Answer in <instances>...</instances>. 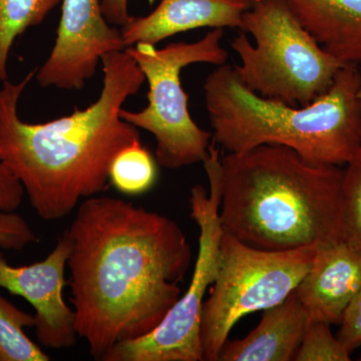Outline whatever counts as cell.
<instances>
[{
  "label": "cell",
  "mask_w": 361,
  "mask_h": 361,
  "mask_svg": "<svg viewBox=\"0 0 361 361\" xmlns=\"http://www.w3.org/2000/svg\"><path fill=\"white\" fill-rule=\"evenodd\" d=\"M63 233L75 329L94 360L153 331L182 295L191 244L167 216L97 195Z\"/></svg>",
  "instance_id": "cell-1"
},
{
  "label": "cell",
  "mask_w": 361,
  "mask_h": 361,
  "mask_svg": "<svg viewBox=\"0 0 361 361\" xmlns=\"http://www.w3.org/2000/svg\"><path fill=\"white\" fill-rule=\"evenodd\" d=\"M103 89L85 110L44 123L23 122L18 102L37 73L0 90V158L25 189L42 220L59 221L85 199L103 193L114 159L140 142L137 128L120 113L144 84V73L126 51L102 59Z\"/></svg>",
  "instance_id": "cell-2"
},
{
  "label": "cell",
  "mask_w": 361,
  "mask_h": 361,
  "mask_svg": "<svg viewBox=\"0 0 361 361\" xmlns=\"http://www.w3.org/2000/svg\"><path fill=\"white\" fill-rule=\"evenodd\" d=\"M223 231L247 245L286 251L344 241L343 170L262 145L221 156Z\"/></svg>",
  "instance_id": "cell-3"
},
{
  "label": "cell",
  "mask_w": 361,
  "mask_h": 361,
  "mask_svg": "<svg viewBox=\"0 0 361 361\" xmlns=\"http://www.w3.org/2000/svg\"><path fill=\"white\" fill-rule=\"evenodd\" d=\"M360 89L355 66L342 68L329 90L305 106L259 96L243 84L235 66L226 63L204 85L213 142L227 153L278 145L310 163L339 167L361 148Z\"/></svg>",
  "instance_id": "cell-4"
},
{
  "label": "cell",
  "mask_w": 361,
  "mask_h": 361,
  "mask_svg": "<svg viewBox=\"0 0 361 361\" xmlns=\"http://www.w3.org/2000/svg\"><path fill=\"white\" fill-rule=\"evenodd\" d=\"M242 30L231 47L241 59L235 66L242 82L260 97L305 106L334 84L348 66L325 51L292 11L286 0H255L243 14Z\"/></svg>",
  "instance_id": "cell-5"
},
{
  "label": "cell",
  "mask_w": 361,
  "mask_h": 361,
  "mask_svg": "<svg viewBox=\"0 0 361 361\" xmlns=\"http://www.w3.org/2000/svg\"><path fill=\"white\" fill-rule=\"evenodd\" d=\"M223 28H214L196 42H176L157 49L137 44L125 49L140 66L149 85V104L141 111L121 110L123 121L151 133L161 167L176 170L203 163L212 135L201 129L188 111V96L180 85V71L193 63L225 65L228 51L221 47Z\"/></svg>",
  "instance_id": "cell-6"
},
{
  "label": "cell",
  "mask_w": 361,
  "mask_h": 361,
  "mask_svg": "<svg viewBox=\"0 0 361 361\" xmlns=\"http://www.w3.org/2000/svg\"><path fill=\"white\" fill-rule=\"evenodd\" d=\"M316 250L312 247L262 250L223 233L217 276L202 311L204 360H219L240 319L273 307L290 295L310 269Z\"/></svg>",
  "instance_id": "cell-7"
},
{
  "label": "cell",
  "mask_w": 361,
  "mask_h": 361,
  "mask_svg": "<svg viewBox=\"0 0 361 361\" xmlns=\"http://www.w3.org/2000/svg\"><path fill=\"white\" fill-rule=\"evenodd\" d=\"M209 191L202 185L191 189V217L199 228L198 253L191 282L163 322L147 336L121 342L103 361H203L201 318L204 302L219 267L223 228L220 220L222 163L220 149L211 142L203 161Z\"/></svg>",
  "instance_id": "cell-8"
},
{
  "label": "cell",
  "mask_w": 361,
  "mask_h": 361,
  "mask_svg": "<svg viewBox=\"0 0 361 361\" xmlns=\"http://www.w3.org/2000/svg\"><path fill=\"white\" fill-rule=\"evenodd\" d=\"M126 49L121 30L104 18L101 0H63L56 44L37 71V82L44 87L80 90L104 56Z\"/></svg>",
  "instance_id": "cell-9"
},
{
  "label": "cell",
  "mask_w": 361,
  "mask_h": 361,
  "mask_svg": "<svg viewBox=\"0 0 361 361\" xmlns=\"http://www.w3.org/2000/svg\"><path fill=\"white\" fill-rule=\"evenodd\" d=\"M70 243L63 233L47 258L32 265L11 266L0 252V287L25 298L35 310V336L51 350L75 346V312L63 298Z\"/></svg>",
  "instance_id": "cell-10"
},
{
  "label": "cell",
  "mask_w": 361,
  "mask_h": 361,
  "mask_svg": "<svg viewBox=\"0 0 361 361\" xmlns=\"http://www.w3.org/2000/svg\"><path fill=\"white\" fill-rule=\"evenodd\" d=\"M361 290V248L341 241L317 249L295 289L310 319L339 324Z\"/></svg>",
  "instance_id": "cell-11"
},
{
  "label": "cell",
  "mask_w": 361,
  "mask_h": 361,
  "mask_svg": "<svg viewBox=\"0 0 361 361\" xmlns=\"http://www.w3.org/2000/svg\"><path fill=\"white\" fill-rule=\"evenodd\" d=\"M255 0H160L151 13L134 18L121 32L126 47L156 45L180 32L200 27L240 28Z\"/></svg>",
  "instance_id": "cell-12"
},
{
  "label": "cell",
  "mask_w": 361,
  "mask_h": 361,
  "mask_svg": "<svg viewBox=\"0 0 361 361\" xmlns=\"http://www.w3.org/2000/svg\"><path fill=\"white\" fill-rule=\"evenodd\" d=\"M308 316L295 290L263 310L257 326L245 337L228 339L218 361H290L300 346Z\"/></svg>",
  "instance_id": "cell-13"
},
{
  "label": "cell",
  "mask_w": 361,
  "mask_h": 361,
  "mask_svg": "<svg viewBox=\"0 0 361 361\" xmlns=\"http://www.w3.org/2000/svg\"><path fill=\"white\" fill-rule=\"evenodd\" d=\"M286 1L325 51L345 65H361V0Z\"/></svg>",
  "instance_id": "cell-14"
},
{
  "label": "cell",
  "mask_w": 361,
  "mask_h": 361,
  "mask_svg": "<svg viewBox=\"0 0 361 361\" xmlns=\"http://www.w3.org/2000/svg\"><path fill=\"white\" fill-rule=\"evenodd\" d=\"M63 0H0V80H7L11 47L27 28L39 25Z\"/></svg>",
  "instance_id": "cell-15"
},
{
  "label": "cell",
  "mask_w": 361,
  "mask_h": 361,
  "mask_svg": "<svg viewBox=\"0 0 361 361\" xmlns=\"http://www.w3.org/2000/svg\"><path fill=\"white\" fill-rule=\"evenodd\" d=\"M35 326V315L0 295V361H49V356L25 334V329Z\"/></svg>",
  "instance_id": "cell-16"
},
{
  "label": "cell",
  "mask_w": 361,
  "mask_h": 361,
  "mask_svg": "<svg viewBox=\"0 0 361 361\" xmlns=\"http://www.w3.org/2000/svg\"><path fill=\"white\" fill-rule=\"evenodd\" d=\"M156 179L155 161L140 142L123 149L111 163V184L121 193L130 196L146 193Z\"/></svg>",
  "instance_id": "cell-17"
},
{
  "label": "cell",
  "mask_w": 361,
  "mask_h": 361,
  "mask_svg": "<svg viewBox=\"0 0 361 361\" xmlns=\"http://www.w3.org/2000/svg\"><path fill=\"white\" fill-rule=\"evenodd\" d=\"M295 361H349L350 353L332 334L330 324L308 318Z\"/></svg>",
  "instance_id": "cell-18"
},
{
  "label": "cell",
  "mask_w": 361,
  "mask_h": 361,
  "mask_svg": "<svg viewBox=\"0 0 361 361\" xmlns=\"http://www.w3.org/2000/svg\"><path fill=\"white\" fill-rule=\"evenodd\" d=\"M342 190L344 198V241L361 248V148L346 164Z\"/></svg>",
  "instance_id": "cell-19"
},
{
  "label": "cell",
  "mask_w": 361,
  "mask_h": 361,
  "mask_svg": "<svg viewBox=\"0 0 361 361\" xmlns=\"http://www.w3.org/2000/svg\"><path fill=\"white\" fill-rule=\"evenodd\" d=\"M39 241L27 221L16 212H0V249L20 251Z\"/></svg>",
  "instance_id": "cell-20"
},
{
  "label": "cell",
  "mask_w": 361,
  "mask_h": 361,
  "mask_svg": "<svg viewBox=\"0 0 361 361\" xmlns=\"http://www.w3.org/2000/svg\"><path fill=\"white\" fill-rule=\"evenodd\" d=\"M339 325L337 338L351 355L361 346V290L348 304Z\"/></svg>",
  "instance_id": "cell-21"
},
{
  "label": "cell",
  "mask_w": 361,
  "mask_h": 361,
  "mask_svg": "<svg viewBox=\"0 0 361 361\" xmlns=\"http://www.w3.org/2000/svg\"><path fill=\"white\" fill-rule=\"evenodd\" d=\"M25 194L20 180L0 158V212H16Z\"/></svg>",
  "instance_id": "cell-22"
},
{
  "label": "cell",
  "mask_w": 361,
  "mask_h": 361,
  "mask_svg": "<svg viewBox=\"0 0 361 361\" xmlns=\"http://www.w3.org/2000/svg\"><path fill=\"white\" fill-rule=\"evenodd\" d=\"M129 0H101L102 11L111 25L123 27L130 20Z\"/></svg>",
  "instance_id": "cell-23"
},
{
  "label": "cell",
  "mask_w": 361,
  "mask_h": 361,
  "mask_svg": "<svg viewBox=\"0 0 361 361\" xmlns=\"http://www.w3.org/2000/svg\"><path fill=\"white\" fill-rule=\"evenodd\" d=\"M358 97L361 99V89L358 90Z\"/></svg>",
  "instance_id": "cell-24"
},
{
  "label": "cell",
  "mask_w": 361,
  "mask_h": 361,
  "mask_svg": "<svg viewBox=\"0 0 361 361\" xmlns=\"http://www.w3.org/2000/svg\"><path fill=\"white\" fill-rule=\"evenodd\" d=\"M358 360H360L361 361V355L360 356V358H358Z\"/></svg>",
  "instance_id": "cell-25"
}]
</instances>
